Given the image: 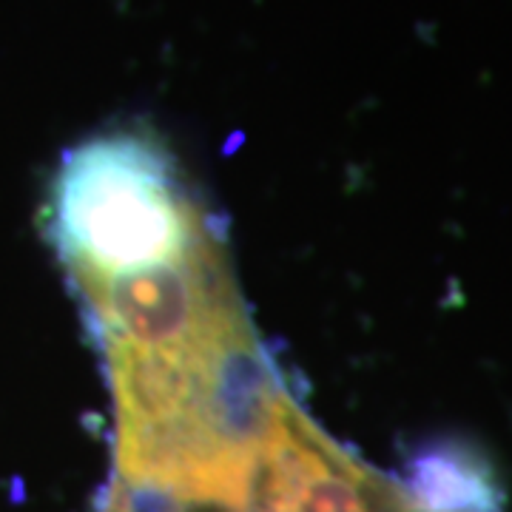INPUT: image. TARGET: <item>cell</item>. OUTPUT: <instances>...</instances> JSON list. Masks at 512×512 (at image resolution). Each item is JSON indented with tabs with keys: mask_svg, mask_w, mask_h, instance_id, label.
I'll list each match as a JSON object with an SVG mask.
<instances>
[{
	"mask_svg": "<svg viewBox=\"0 0 512 512\" xmlns=\"http://www.w3.org/2000/svg\"><path fill=\"white\" fill-rule=\"evenodd\" d=\"M69 279L114 396L117 481L248 512L288 387L251 325L217 222L171 251Z\"/></svg>",
	"mask_w": 512,
	"mask_h": 512,
	"instance_id": "cell-1",
	"label": "cell"
},
{
	"mask_svg": "<svg viewBox=\"0 0 512 512\" xmlns=\"http://www.w3.org/2000/svg\"><path fill=\"white\" fill-rule=\"evenodd\" d=\"M214 214L168 148L120 128L74 146L57 168L49 231L66 274L114 271L194 239Z\"/></svg>",
	"mask_w": 512,
	"mask_h": 512,
	"instance_id": "cell-2",
	"label": "cell"
},
{
	"mask_svg": "<svg viewBox=\"0 0 512 512\" xmlns=\"http://www.w3.org/2000/svg\"><path fill=\"white\" fill-rule=\"evenodd\" d=\"M248 512H421L402 481L333 441L285 393L256 464Z\"/></svg>",
	"mask_w": 512,
	"mask_h": 512,
	"instance_id": "cell-3",
	"label": "cell"
},
{
	"mask_svg": "<svg viewBox=\"0 0 512 512\" xmlns=\"http://www.w3.org/2000/svg\"><path fill=\"white\" fill-rule=\"evenodd\" d=\"M399 481L421 512H501L504 507L490 467L453 444L416 453Z\"/></svg>",
	"mask_w": 512,
	"mask_h": 512,
	"instance_id": "cell-4",
	"label": "cell"
}]
</instances>
